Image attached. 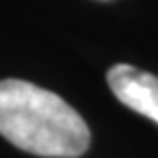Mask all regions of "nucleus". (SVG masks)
Returning a JSON list of instances; mask_svg holds the SVG:
<instances>
[{
    "instance_id": "1",
    "label": "nucleus",
    "mask_w": 158,
    "mask_h": 158,
    "mask_svg": "<svg viewBox=\"0 0 158 158\" xmlns=\"http://www.w3.org/2000/svg\"><path fill=\"white\" fill-rule=\"evenodd\" d=\"M0 135L47 158H76L90 144L88 125L62 97L17 78L0 80Z\"/></svg>"
},
{
    "instance_id": "2",
    "label": "nucleus",
    "mask_w": 158,
    "mask_h": 158,
    "mask_svg": "<svg viewBox=\"0 0 158 158\" xmlns=\"http://www.w3.org/2000/svg\"><path fill=\"white\" fill-rule=\"evenodd\" d=\"M107 82L125 107L158 123V76L129 64H117L107 72Z\"/></svg>"
}]
</instances>
